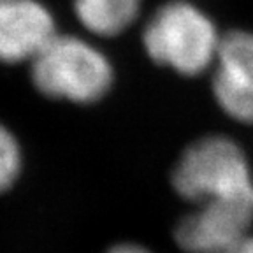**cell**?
Masks as SVG:
<instances>
[{
    "label": "cell",
    "instance_id": "obj_4",
    "mask_svg": "<svg viewBox=\"0 0 253 253\" xmlns=\"http://www.w3.org/2000/svg\"><path fill=\"white\" fill-rule=\"evenodd\" d=\"M253 199H221L195 206L178 221L174 241L185 253H227L250 236Z\"/></svg>",
    "mask_w": 253,
    "mask_h": 253
},
{
    "label": "cell",
    "instance_id": "obj_5",
    "mask_svg": "<svg viewBox=\"0 0 253 253\" xmlns=\"http://www.w3.org/2000/svg\"><path fill=\"white\" fill-rule=\"evenodd\" d=\"M211 72V91L221 113L253 125V30L236 28L223 34Z\"/></svg>",
    "mask_w": 253,
    "mask_h": 253
},
{
    "label": "cell",
    "instance_id": "obj_1",
    "mask_svg": "<svg viewBox=\"0 0 253 253\" xmlns=\"http://www.w3.org/2000/svg\"><path fill=\"white\" fill-rule=\"evenodd\" d=\"M221 37L204 9L188 0H170L146 21L142 46L157 65L183 78H195L213 69Z\"/></svg>",
    "mask_w": 253,
    "mask_h": 253
},
{
    "label": "cell",
    "instance_id": "obj_3",
    "mask_svg": "<svg viewBox=\"0 0 253 253\" xmlns=\"http://www.w3.org/2000/svg\"><path fill=\"white\" fill-rule=\"evenodd\" d=\"M170 185L194 206L221 199H253L252 164L232 137L204 135L179 155Z\"/></svg>",
    "mask_w": 253,
    "mask_h": 253
},
{
    "label": "cell",
    "instance_id": "obj_8",
    "mask_svg": "<svg viewBox=\"0 0 253 253\" xmlns=\"http://www.w3.org/2000/svg\"><path fill=\"white\" fill-rule=\"evenodd\" d=\"M23 170V151L14 134L0 123V194L12 188Z\"/></svg>",
    "mask_w": 253,
    "mask_h": 253
},
{
    "label": "cell",
    "instance_id": "obj_9",
    "mask_svg": "<svg viewBox=\"0 0 253 253\" xmlns=\"http://www.w3.org/2000/svg\"><path fill=\"white\" fill-rule=\"evenodd\" d=\"M106 253H153L146 246L137 245V243H118V245L111 246Z\"/></svg>",
    "mask_w": 253,
    "mask_h": 253
},
{
    "label": "cell",
    "instance_id": "obj_10",
    "mask_svg": "<svg viewBox=\"0 0 253 253\" xmlns=\"http://www.w3.org/2000/svg\"><path fill=\"white\" fill-rule=\"evenodd\" d=\"M227 253H253V234L246 236L239 245H236L230 252H227Z\"/></svg>",
    "mask_w": 253,
    "mask_h": 253
},
{
    "label": "cell",
    "instance_id": "obj_7",
    "mask_svg": "<svg viewBox=\"0 0 253 253\" xmlns=\"http://www.w3.org/2000/svg\"><path fill=\"white\" fill-rule=\"evenodd\" d=\"M79 25L95 37H116L135 23L142 0H72Z\"/></svg>",
    "mask_w": 253,
    "mask_h": 253
},
{
    "label": "cell",
    "instance_id": "obj_2",
    "mask_svg": "<svg viewBox=\"0 0 253 253\" xmlns=\"http://www.w3.org/2000/svg\"><path fill=\"white\" fill-rule=\"evenodd\" d=\"M28 65L32 84L51 100L90 106L115 84V67L106 53L71 34H56Z\"/></svg>",
    "mask_w": 253,
    "mask_h": 253
},
{
    "label": "cell",
    "instance_id": "obj_6",
    "mask_svg": "<svg viewBox=\"0 0 253 253\" xmlns=\"http://www.w3.org/2000/svg\"><path fill=\"white\" fill-rule=\"evenodd\" d=\"M58 34L41 0H0V63H30Z\"/></svg>",
    "mask_w": 253,
    "mask_h": 253
}]
</instances>
